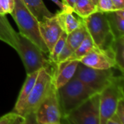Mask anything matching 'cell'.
I'll return each mask as SVG.
<instances>
[{
	"label": "cell",
	"instance_id": "6da1fadb",
	"mask_svg": "<svg viewBox=\"0 0 124 124\" xmlns=\"http://www.w3.org/2000/svg\"><path fill=\"white\" fill-rule=\"evenodd\" d=\"M57 93L62 116L73 111L97 94L76 76H73L65 85L57 89Z\"/></svg>",
	"mask_w": 124,
	"mask_h": 124
},
{
	"label": "cell",
	"instance_id": "7a4b0ae2",
	"mask_svg": "<svg viewBox=\"0 0 124 124\" xmlns=\"http://www.w3.org/2000/svg\"><path fill=\"white\" fill-rule=\"evenodd\" d=\"M14 1L15 6L11 15L19 29V33L29 39L43 52L49 55V51L40 34L39 21L28 10L22 0Z\"/></svg>",
	"mask_w": 124,
	"mask_h": 124
},
{
	"label": "cell",
	"instance_id": "3957f363",
	"mask_svg": "<svg viewBox=\"0 0 124 124\" xmlns=\"http://www.w3.org/2000/svg\"><path fill=\"white\" fill-rule=\"evenodd\" d=\"M16 50L22 59L27 75L39 71L41 68H50L51 64H53L49 58L46 57L47 54L20 33H17V48Z\"/></svg>",
	"mask_w": 124,
	"mask_h": 124
},
{
	"label": "cell",
	"instance_id": "277c9868",
	"mask_svg": "<svg viewBox=\"0 0 124 124\" xmlns=\"http://www.w3.org/2000/svg\"><path fill=\"white\" fill-rule=\"evenodd\" d=\"M122 98H124L123 74L116 76L113 82L99 94L100 124H106L115 114L118 102Z\"/></svg>",
	"mask_w": 124,
	"mask_h": 124
},
{
	"label": "cell",
	"instance_id": "5b68a950",
	"mask_svg": "<svg viewBox=\"0 0 124 124\" xmlns=\"http://www.w3.org/2000/svg\"><path fill=\"white\" fill-rule=\"evenodd\" d=\"M83 23L96 47L102 49H110L114 39L105 12L97 11L85 18Z\"/></svg>",
	"mask_w": 124,
	"mask_h": 124
},
{
	"label": "cell",
	"instance_id": "8992f818",
	"mask_svg": "<svg viewBox=\"0 0 124 124\" xmlns=\"http://www.w3.org/2000/svg\"><path fill=\"white\" fill-rule=\"evenodd\" d=\"M53 72L54 71L50 68H41L39 71L36 83L24 105L22 115L25 116L29 113H35L48 96L54 86Z\"/></svg>",
	"mask_w": 124,
	"mask_h": 124
},
{
	"label": "cell",
	"instance_id": "52a82bcc",
	"mask_svg": "<svg viewBox=\"0 0 124 124\" xmlns=\"http://www.w3.org/2000/svg\"><path fill=\"white\" fill-rule=\"evenodd\" d=\"M114 69H94L88 67L79 61L74 76L78 77L93 91L100 94L114 80L116 77Z\"/></svg>",
	"mask_w": 124,
	"mask_h": 124
},
{
	"label": "cell",
	"instance_id": "ba28073f",
	"mask_svg": "<svg viewBox=\"0 0 124 124\" xmlns=\"http://www.w3.org/2000/svg\"><path fill=\"white\" fill-rule=\"evenodd\" d=\"M60 124H100L99 94L93 95L79 107L63 115Z\"/></svg>",
	"mask_w": 124,
	"mask_h": 124
},
{
	"label": "cell",
	"instance_id": "9c48e42d",
	"mask_svg": "<svg viewBox=\"0 0 124 124\" xmlns=\"http://www.w3.org/2000/svg\"><path fill=\"white\" fill-rule=\"evenodd\" d=\"M38 124H60L62 117L54 86L35 112Z\"/></svg>",
	"mask_w": 124,
	"mask_h": 124
},
{
	"label": "cell",
	"instance_id": "30bf717a",
	"mask_svg": "<svg viewBox=\"0 0 124 124\" xmlns=\"http://www.w3.org/2000/svg\"><path fill=\"white\" fill-rule=\"evenodd\" d=\"M80 62L88 67L94 69H117L113 53L110 48L108 50H102L94 46L80 60Z\"/></svg>",
	"mask_w": 124,
	"mask_h": 124
},
{
	"label": "cell",
	"instance_id": "8fae6325",
	"mask_svg": "<svg viewBox=\"0 0 124 124\" xmlns=\"http://www.w3.org/2000/svg\"><path fill=\"white\" fill-rule=\"evenodd\" d=\"M41 36L50 52L64 31L56 15L39 22Z\"/></svg>",
	"mask_w": 124,
	"mask_h": 124
},
{
	"label": "cell",
	"instance_id": "7c38bea8",
	"mask_svg": "<svg viewBox=\"0 0 124 124\" xmlns=\"http://www.w3.org/2000/svg\"><path fill=\"white\" fill-rule=\"evenodd\" d=\"M79 61L76 60L65 61L56 64L53 72V83L56 89L65 85L75 75Z\"/></svg>",
	"mask_w": 124,
	"mask_h": 124
},
{
	"label": "cell",
	"instance_id": "4fadbf2b",
	"mask_svg": "<svg viewBox=\"0 0 124 124\" xmlns=\"http://www.w3.org/2000/svg\"><path fill=\"white\" fill-rule=\"evenodd\" d=\"M38 74H39V71L27 75L26 79L23 83V86L20 91V94L18 95L17 99L16 101V103L13 108L12 112L17 113L19 115L23 114L24 105H25V102H26V100H27V99H28L35 83H36Z\"/></svg>",
	"mask_w": 124,
	"mask_h": 124
},
{
	"label": "cell",
	"instance_id": "5bb4252c",
	"mask_svg": "<svg viewBox=\"0 0 124 124\" xmlns=\"http://www.w3.org/2000/svg\"><path fill=\"white\" fill-rule=\"evenodd\" d=\"M73 10L70 8H66L65 10H60L56 15L62 29L67 34H69L78 29L83 23L82 18H76L73 14Z\"/></svg>",
	"mask_w": 124,
	"mask_h": 124
},
{
	"label": "cell",
	"instance_id": "9a60e30c",
	"mask_svg": "<svg viewBox=\"0 0 124 124\" xmlns=\"http://www.w3.org/2000/svg\"><path fill=\"white\" fill-rule=\"evenodd\" d=\"M106 16L114 39L124 36V9L106 12Z\"/></svg>",
	"mask_w": 124,
	"mask_h": 124
},
{
	"label": "cell",
	"instance_id": "2e32d148",
	"mask_svg": "<svg viewBox=\"0 0 124 124\" xmlns=\"http://www.w3.org/2000/svg\"><path fill=\"white\" fill-rule=\"evenodd\" d=\"M0 40L17 50V33L9 24L5 15L2 14H0Z\"/></svg>",
	"mask_w": 124,
	"mask_h": 124
},
{
	"label": "cell",
	"instance_id": "e0dca14e",
	"mask_svg": "<svg viewBox=\"0 0 124 124\" xmlns=\"http://www.w3.org/2000/svg\"><path fill=\"white\" fill-rule=\"evenodd\" d=\"M28 10L39 22L54 15L45 6L43 0H22Z\"/></svg>",
	"mask_w": 124,
	"mask_h": 124
},
{
	"label": "cell",
	"instance_id": "ac0fdd59",
	"mask_svg": "<svg viewBox=\"0 0 124 124\" xmlns=\"http://www.w3.org/2000/svg\"><path fill=\"white\" fill-rule=\"evenodd\" d=\"M110 48L113 53L117 69L124 74V36L114 39Z\"/></svg>",
	"mask_w": 124,
	"mask_h": 124
},
{
	"label": "cell",
	"instance_id": "d6986e66",
	"mask_svg": "<svg viewBox=\"0 0 124 124\" xmlns=\"http://www.w3.org/2000/svg\"><path fill=\"white\" fill-rule=\"evenodd\" d=\"M95 45L93 42V40L89 33L87 32L84 39L80 44V45L73 51L72 55L68 58L67 61H73L76 60L80 61V60L84 57L94 47Z\"/></svg>",
	"mask_w": 124,
	"mask_h": 124
},
{
	"label": "cell",
	"instance_id": "ffe728a7",
	"mask_svg": "<svg viewBox=\"0 0 124 124\" xmlns=\"http://www.w3.org/2000/svg\"><path fill=\"white\" fill-rule=\"evenodd\" d=\"M86 34L87 31L83 23L80 27L68 34L66 38V44L74 51L83 42Z\"/></svg>",
	"mask_w": 124,
	"mask_h": 124
},
{
	"label": "cell",
	"instance_id": "44dd1931",
	"mask_svg": "<svg viewBox=\"0 0 124 124\" xmlns=\"http://www.w3.org/2000/svg\"><path fill=\"white\" fill-rule=\"evenodd\" d=\"M97 11V5L91 0H76L73 8V12L81 18H85Z\"/></svg>",
	"mask_w": 124,
	"mask_h": 124
},
{
	"label": "cell",
	"instance_id": "7402d4cb",
	"mask_svg": "<svg viewBox=\"0 0 124 124\" xmlns=\"http://www.w3.org/2000/svg\"><path fill=\"white\" fill-rule=\"evenodd\" d=\"M67 35L68 34L65 31H63L62 35L60 36V37L58 39V40L57 41V42L54 44L53 48L52 49V50L49 52V61L56 64L57 62V58L60 55V53H61L62 50L63 49L65 42H66V38H67Z\"/></svg>",
	"mask_w": 124,
	"mask_h": 124
},
{
	"label": "cell",
	"instance_id": "603a6c76",
	"mask_svg": "<svg viewBox=\"0 0 124 124\" xmlns=\"http://www.w3.org/2000/svg\"><path fill=\"white\" fill-rule=\"evenodd\" d=\"M25 121V117L14 112L7 113L0 117V124H22Z\"/></svg>",
	"mask_w": 124,
	"mask_h": 124
},
{
	"label": "cell",
	"instance_id": "cb8c5ba5",
	"mask_svg": "<svg viewBox=\"0 0 124 124\" xmlns=\"http://www.w3.org/2000/svg\"><path fill=\"white\" fill-rule=\"evenodd\" d=\"M97 11L102 12H109L118 10L112 0H98L97 3Z\"/></svg>",
	"mask_w": 124,
	"mask_h": 124
},
{
	"label": "cell",
	"instance_id": "d4e9b609",
	"mask_svg": "<svg viewBox=\"0 0 124 124\" xmlns=\"http://www.w3.org/2000/svg\"><path fill=\"white\" fill-rule=\"evenodd\" d=\"M73 53V50L65 42V45L63 49L62 50L61 53H60V55H59V56L57 58V62L56 64L67 61L68 59V58L72 55Z\"/></svg>",
	"mask_w": 124,
	"mask_h": 124
},
{
	"label": "cell",
	"instance_id": "484cf974",
	"mask_svg": "<svg viewBox=\"0 0 124 124\" xmlns=\"http://www.w3.org/2000/svg\"><path fill=\"white\" fill-rule=\"evenodd\" d=\"M0 4L4 14H11L15 6L14 0H0Z\"/></svg>",
	"mask_w": 124,
	"mask_h": 124
},
{
	"label": "cell",
	"instance_id": "4316f807",
	"mask_svg": "<svg viewBox=\"0 0 124 124\" xmlns=\"http://www.w3.org/2000/svg\"><path fill=\"white\" fill-rule=\"evenodd\" d=\"M114 115L124 124V98L119 100Z\"/></svg>",
	"mask_w": 124,
	"mask_h": 124
},
{
	"label": "cell",
	"instance_id": "83f0119b",
	"mask_svg": "<svg viewBox=\"0 0 124 124\" xmlns=\"http://www.w3.org/2000/svg\"><path fill=\"white\" fill-rule=\"evenodd\" d=\"M24 117H25V121L22 124H38L36 121L35 113H29Z\"/></svg>",
	"mask_w": 124,
	"mask_h": 124
},
{
	"label": "cell",
	"instance_id": "f1b7e54d",
	"mask_svg": "<svg viewBox=\"0 0 124 124\" xmlns=\"http://www.w3.org/2000/svg\"><path fill=\"white\" fill-rule=\"evenodd\" d=\"M76 0H62V3L68 8H70L73 10L74 6H75V3H76Z\"/></svg>",
	"mask_w": 124,
	"mask_h": 124
},
{
	"label": "cell",
	"instance_id": "f546056e",
	"mask_svg": "<svg viewBox=\"0 0 124 124\" xmlns=\"http://www.w3.org/2000/svg\"><path fill=\"white\" fill-rule=\"evenodd\" d=\"M106 124H124L123 123H121V121L115 115H113L108 121H107V123Z\"/></svg>",
	"mask_w": 124,
	"mask_h": 124
},
{
	"label": "cell",
	"instance_id": "4dcf8cb0",
	"mask_svg": "<svg viewBox=\"0 0 124 124\" xmlns=\"http://www.w3.org/2000/svg\"><path fill=\"white\" fill-rule=\"evenodd\" d=\"M118 10L124 9V0H112Z\"/></svg>",
	"mask_w": 124,
	"mask_h": 124
},
{
	"label": "cell",
	"instance_id": "1f68e13d",
	"mask_svg": "<svg viewBox=\"0 0 124 124\" xmlns=\"http://www.w3.org/2000/svg\"><path fill=\"white\" fill-rule=\"evenodd\" d=\"M51 1H52L54 4H56L60 8V10H65V9H66V8H68V7H67L62 1H60V0H51Z\"/></svg>",
	"mask_w": 124,
	"mask_h": 124
},
{
	"label": "cell",
	"instance_id": "d6a6232c",
	"mask_svg": "<svg viewBox=\"0 0 124 124\" xmlns=\"http://www.w3.org/2000/svg\"><path fill=\"white\" fill-rule=\"evenodd\" d=\"M0 14L5 15V14H4V11H3V10H2V8H1V4H0Z\"/></svg>",
	"mask_w": 124,
	"mask_h": 124
},
{
	"label": "cell",
	"instance_id": "836d02e7",
	"mask_svg": "<svg viewBox=\"0 0 124 124\" xmlns=\"http://www.w3.org/2000/svg\"><path fill=\"white\" fill-rule=\"evenodd\" d=\"M91 1H92L94 4H96V5H97V1H98V0H91Z\"/></svg>",
	"mask_w": 124,
	"mask_h": 124
}]
</instances>
